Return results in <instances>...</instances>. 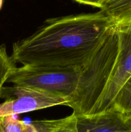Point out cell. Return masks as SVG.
Instances as JSON below:
<instances>
[{
	"mask_svg": "<svg viewBox=\"0 0 131 132\" xmlns=\"http://www.w3.org/2000/svg\"><path fill=\"white\" fill-rule=\"evenodd\" d=\"M114 25L101 10L48 19L33 34L14 43L11 57L22 65L82 68Z\"/></svg>",
	"mask_w": 131,
	"mask_h": 132,
	"instance_id": "obj_1",
	"label": "cell"
},
{
	"mask_svg": "<svg viewBox=\"0 0 131 132\" xmlns=\"http://www.w3.org/2000/svg\"><path fill=\"white\" fill-rule=\"evenodd\" d=\"M119 46L118 28L114 25L91 60L81 69L77 91L64 104L76 115L95 113L110 78Z\"/></svg>",
	"mask_w": 131,
	"mask_h": 132,
	"instance_id": "obj_2",
	"label": "cell"
},
{
	"mask_svg": "<svg viewBox=\"0 0 131 132\" xmlns=\"http://www.w3.org/2000/svg\"><path fill=\"white\" fill-rule=\"evenodd\" d=\"M81 69L75 67L23 65L14 68L6 82L53 93L69 101L78 88Z\"/></svg>",
	"mask_w": 131,
	"mask_h": 132,
	"instance_id": "obj_3",
	"label": "cell"
},
{
	"mask_svg": "<svg viewBox=\"0 0 131 132\" xmlns=\"http://www.w3.org/2000/svg\"><path fill=\"white\" fill-rule=\"evenodd\" d=\"M41 132H131V117L115 108L92 115H71L59 119L40 120Z\"/></svg>",
	"mask_w": 131,
	"mask_h": 132,
	"instance_id": "obj_4",
	"label": "cell"
},
{
	"mask_svg": "<svg viewBox=\"0 0 131 132\" xmlns=\"http://www.w3.org/2000/svg\"><path fill=\"white\" fill-rule=\"evenodd\" d=\"M0 97L6 100L0 104V116L17 115L64 105L68 99L53 93L28 86L14 85L4 87Z\"/></svg>",
	"mask_w": 131,
	"mask_h": 132,
	"instance_id": "obj_5",
	"label": "cell"
},
{
	"mask_svg": "<svg viewBox=\"0 0 131 132\" xmlns=\"http://www.w3.org/2000/svg\"><path fill=\"white\" fill-rule=\"evenodd\" d=\"M119 52L110 78L94 114L111 109L118 92L131 76V24L116 25Z\"/></svg>",
	"mask_w": 131,
	"mask_h": 132,
	"instance_id": "obj_6",
	"label": "cell"
},
{
	"mask_svg": "<svg viewBox=\"0 0 131 132\" xmlns=\"http://www.w3.org/2000/svg\"><path fill=\"white\" fill-rule=\"evenodd\" d=\"M100 10L110 18L115 25L131 24V0H107Z\"/></svg>",
	"mask_w": 131,
	"mask_h": 132,
	"instance_id": "obj_7",
	"label": "cell"
},
{
	"mask_svg": "<svg viewBox=\"0 0 131 132\" xmlns=\"http://www.w3.org/2000/svg\"><path fill=\"white\" fill-rule=\"evenodd\" d=\"M112 108L131 117V76L127 79L114 99Z\"/></svg>",
	"mask_w": 131,
	"mask_h": 132,
	"instance_id": "obj_8",
	"label": "cell"
},
{
	"mask_svg": "<svg viewBox=\"0 0 131 132\" xmlns=\"http://www.w3.org/2000/svg\"><path fill=\"white\" fill-rule=\"evenodd\" d=\"M15 64L11 56L8 55L5 45H0V96L4 84L7 81L15 67Z\"/></svg>",
	"mask_w": 131,
	"mask_h": 132,
	"instance_id": "obj_9",
	"label": "cell"
},
{
	"mask_svg": "<svg viewBox=\"0 0 131 132\" xmlns=\"http://www.w3.org/2000/svg\"><path fill=\"white\" fill-rule=\"evenodd\" d=\"M14 116L15 115L0 116V132H23L25 123Z\"/></svg>",
	"mask_w": 131,
	"mask_h": 132,
	"instance_id": "obj_10",
	"label": "cell"
},
{
	"mask_svg": "<svg viewBox=\"0 0 131 132\" xmlns=\"http://www.w3.org/2000/svg\"><path fill=\"white\" fill-rule=\"evenodd\" d=\"M74 1L82 5H89V6L100 9L102 4L107 0H74Z\"/></svg>",
	"mask_w": 131,
	"mask_h": 132,
	"instance_id": "obj_11",
	"label": "cell"
},
{
	"mask_svg": "<svg viewBox=\"0 0 131 132\" xmlns=\"http://www.w3.org/2000/svg\"><path fill=\"white\" fill-rule=\"evenodd\" d=\"M23 132H40L35 128V126L33 125L32 122L30 124H24Z\"/></svg>",
	"mask_w": 131,
	"mask_h": 132,
	"instance_id": "obj_12",
	"label": "cell"
},
{
	"mask_svg": "<svg viewBox=\"0 0 131 132\" xmlns=\"http://www.w3.org/2000/svg\"><path fill=\"white\" fill-rule=\"evenodd\" d=\"M5 1V0H0V10L2 9L3 5V3Z\"/></svg>",
	"mask_w": 131,
	"mask_h": 132,
	"instance_id": "obj_13",
	"label": "cell"
}]
</instances>
